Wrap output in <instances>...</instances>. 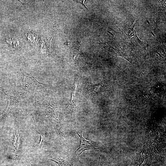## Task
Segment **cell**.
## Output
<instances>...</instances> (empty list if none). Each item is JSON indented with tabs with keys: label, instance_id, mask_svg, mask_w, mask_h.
Segmentation results:
<instances>
[{
	"label": "cell",
	"instance_id": "6da1fadb",
	"mask_svg": "<svg viewBox=\"0 0 166 166\" xmlns=\"http://www.w3.org/2000/svg\"><path fill=\"white\" fill-rule=\"evenodd\" d=\"M78 135L81 140V145L79 148L77 149L76 153L77 151L80 152L79 155L85 151L88 150L97 148L95 142L93 141H89L85 139L82 136V133L80 135L77 133Z\"/></svg>",
	"mask_w": 166,
	"mask_h": 166
},
{
	"label": "cell",
	"instance_id": "7a4b0ae2",
	"mask_svg": "<svg viewBox=\"0 0 166 166\" xmlns=\"http://www.w3.org/2000/svg\"><path fill=\"white\" fill-rule=\"evenodd\" d=\"M79 78V75H76L75 77L74 82L72 87V93L71 100L69 106L67 108L68 110H73L76 106L75 103V94L76 92L77 84Z\"/></svg>",
	"mask_w": 166,
	"mask_h": 166
},
{
	"label": "cell",
	"instance_id": "3957f363",
	"mask_svg": "<svg viewBox=\"0 0 166 166\" xmlns=\"http://www.w3.org/2000/svg\"><path fill=\"white\" fill-rule=\"evenodd\" d=\"M79 52L78 51L74 50L73 51L71 56L72 57L74 63L76 65L79 58Z\"/></svg>",
	"mask_w": 166,
	"mask_h": 166
},
{
	"label": "cell",
	"instance_id": "277c9868",
	"mask_svg": "<svg viewBox=\"0 0 166 166\" xmlns=\"http://www.w3.org/2000/svg\"><path fill=\"white\" fill-rule=\"evenodd\" d=\"M40 134L41 137L40 142L39 143L36 144V145H35V147L40 146L42 143L47 142L48 140H49V138H48L47 137L46 135Z\"/></svg>",
	"mask_w": 166,
	"mask_h": 166
},
{
	"label": "cell",
	"instance_id": "5b68a950",
	"mask_svg": "<svg viewBox=\"0 0 166 166\" xmlns=\"http://www.w3.org/2000/svg\"><path fill=\"white\" fill-rule=\"evenodd\" d=\"M15 142L14 143V146L15 147V149L18 150L19 146V135L18 132H17L15 135Z\"/></svg>",
	"mask_w": 166,
	"mask_h": 166
},
{
	"label": "cell",
	"instance_id": "8992f818",
	"mask_svg": "<svg viewBox=\"0 0 166 166\" xmlns=\"http://www.w3.org/2000/svg\"><path fill=\"white\" fill-rule=\"evenodd\" d=\"M85 1H81L79 2V3H82L85 8H86L87 9H88V8L86 7V6H85Z\"/></svg>",
	"mask_w": 166,
	"mask_h": 166
},
{
	"label": "cell",
	"instance_id": "52a82bcc",
	"mask_svg": "<svg viewBox=\"0 0 166 166\" xmlns=\"http://www.w3.org/2000/svg\"><path fill=\"white\" fill-rule=\"evenodd\" d=\"M29 166H33L32 165H29Z\"/></svg>",
	"mask_w": 166,
	"mask_h": 166
}]
</instances>
